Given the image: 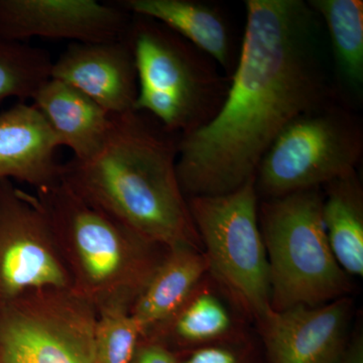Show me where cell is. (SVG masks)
Masks as SVG:
<instances>
[{
	"label": "cell",
	"instance_id": "obj_1",
	"mask_svg": "<svg viewBox=\"0 0 363 363\" xmlns=\"http://www.w3.org/2000/svg\"><path fill=\"white\" fill-rule=\"evenodd\" d=\"M230 87L214 116L179 136L186 198L233 192L294 119L335 100L319 55L316 13L302 0H247Z\"/></svg>",
	"mask_w": 363,
	"mask_h": 363
},
{
	"label": "cell",
	"instance_id": "obj_2",
	"mask_svg": "<svg viewBox=\"0 0 363 363\" xmlns=\"http://www.w3.org/2000/svg\"><path fill=\"white\" fill-rule=\"evenodd\" d=\"M178 140L145 112L114 116L102 149L86 161L62 164L61 179L147 240L203 252L177 175Z\"/></svg>",
	"mask_w": 363,
	"mask_h": 363
},
{
	"label": "cell",
	"instance_id": "obj_3",
	"mask_svg": "<svg viewBox=\"0 0 363 363\" xmlns=\"http://www.w3.org/2000/svg\"><path fill=\"white\" fill-rule=\"evenodd\" d=\"M72 289L98 308H131L169 248L85 201L64 182L37 191Z\"/></svg>",
	"mask_w": 363,
	"mask_h": 363
},
{
	"label": "cell",
	"instance_id": "obj_4",
	"mask_svg": "<svg viewBox=\"0 0 363 363\" xmlns=\"http://www.w3.org/2000/svg\"><path fill=\"white\" fill-rule=\"evenodd\" d=\"M323 200L321 188H312L259 205L274 311L316 307L350 293V276L339 266L327 238Z\"/></svg>",
	"mask_w": 363,
	"mask_h": 363
},
{
	"label": "cell",
	"instance_id": "obj_5",
	"mask_svg": "<svg viewBox=\"0 0 363 363\" xmlns=\"http://www.w3.org/2000/svg\"><path fill=\"white\" fill-rule=\"evenodd\" d=\"M128 32L138 75L135 111L175 135L199 128L221 106L226 93L201 51L159 21L131 14Z\"/></svg>",
	"mask_w": 363,
	"mask_h": 363
},
{
	"label": "cell",
	"instance_id": "obj_6",
	"mask_svg": "<svg viewBox=\"0 0 363 363\" xmlns=\"http://www.w3.org/2000/svg\"><path fill=\"white\" fill-rule=\"evenodd\" d=\"M187 201L210 276L245 317L257 322L271 309V289L255 177L233 192Z\"/></svg>",
	"mask_w": 363,
	"mask_h": 363
},
{
	"label": "cell",
	"instance_id": "obj_7",
	"mask_svg": "<svg viewBox=\"0 0 363 363\" xmlns=\"http://www.w3.org/2000/svg\"><path fill=\"white\" fill-rule=\"evenodd\" d=\"M363 152L359 117L335 100L302 114L272 142L255 172L264 199L321 188L355 171Z\"/></svg>",
	"mask_w": 363,
	"mask_h": 363
},
{
	"label": "cell",
	"instance_id": "obj_8",
	"mask_svg": "<svg viewBox=\"0 0 363 363\" xmlns=\"http://www.w3.org/2000/svg\"><path fill=\"white\" fill-rule=\"evenodd\" d=\"M97 309L73 289L0 305V363H92Z\"/></svg>",
	"mask_w": 363,
	"mask_h": 363
},
{
	"label": "cell",
	"instance_id": "obj_9",
	"mask_svg": "<svg viewBox=\"0 0 363 363\" xmlns=\"http://www.w3.org/2000/svg\"><path fill=\"white\" fill-rule=\"evenodd\" d=\"M72 289L37 195L0 180V305L33 291Z\"/></svg>",
	"mask_w": 363,
	"mask_h": 363
},
{
	"label": "cell",
	"instance_id": "obj_10",
	"mask_svg": "<svg viewBox=\"0 0 363 363\" xmlns=\"http://www.w3.org/2000/svg\"><path fill=\"white\" fill-rule=\"evenodd\" d=\"M131 13L95 0H0V39L30 38L97 43L123 39Z\"/></svg>",
	"mask_w": 363,
	"mask_h": 363
},
{
	"label": "cell",
	"instance_id": "obj_11",
	"mask_svg": "<svg viewBox=\"0 0 363 363\" xmlns=\"http://www.w3.org/2000/svg\"><path fill=\"white\" fill-rule=\"evenodd\" d=\"M352 307L347 296L316 307L269 309L257 321L267 363H337L350 340Z\"/></svg>",
	"mask_w": 363,
	"mask_h": 363
},
{
	"label": "cell",
	"instance_id": "obj_12",
	"mask_svg": "<svg viewBox=\"0 0 363 363\" xmlns=\"http://www.w3.org/2000/svg\"><path fill=\"white\" fill-rule=\"evenodd\" d=\"M51 78L80 91L111 116L135 111L138 75L128 35L106 42L72 43L52 61Z\"/></svg>",
	"mask_w": 363,
	"mask_h": 363
},
{
	"label": "cell",
	"instance_id": "obj_13",
	"mask_svg": "<svg viewBox=\"0 0 363 363\" xmlns=\"http://www.w3.org/2000/svg\"><path fill=\"white\" fill-rule=\"evenodd\" d=\"M242 316L208 272L171 317L145 332L142 337L173 352H183L247 336Z\"/></svg>",
	"mask_w": 363,
	"mask_h": 363
},
{
	"label": "cell",
	"instance_id": "obj_14",
	"mask_svg": "<svg viewBox=\"0 0 363 363\" xmlns=\"http://www.w3.org/2000/svg\"><path fill=\"white\" fill-rule=\"evenodd\" d=\"M60 147L35 105L21 102L0 113V180L16 179L35 191L52 187L61 180L62 164L55 157Z\"/></svg>",
	"mask_w": 363,
	"mask_h": 363
},
{
	"label": "cell",
	"instance_id": "obj_15",
	"mask_svg": "<svg viewBox=\"0 0 363 363\" xmlns=\"http://www.w3.org/2000/svg\"><path fill=\"white\" fill-rule=\"evenodd\" d=\"M61 147L73 152V159L86 161L99 152L111 135L114 116L61 81L50 78L33 97Z\"/></svg>",
	"mask_w": 363,
	"mask_h": 363
},
{
	"label": "cell",
	"instance_id": "obj_16",
	"mask_svg": "<svg viewBox=\"0 0 363 363\" xmlns=\"http://www.w3.org/2000/svg\"><path fill=\"white\" fill-rule=\"evenodd\" d=\"M208 272L204 252L190 247L169 248L130 310L142 335L171 317Z\"/></svg>",
	"mask_w": 363,
	"mask_h": 363
},
{
	"label": "cell",
	"instance_id": "obj_17",
	"mask_svg": "<svg viewBox=\"0 0 363 363\" xmlns=\"http://www.w3.org/2000/svg\"><path fill=\"white\" fill-rule=\"evenodd\" d=\"M116 4L131 14L159 21L219 65L227 68L231 63L228 26L214 6L194 0H121Z\"/></svg>",
	"mask_w": 363,
	"mask_h": 363
},
{
	"label": "cell",
	"instance_id": "obj_18",
	"mask_svg": "<svg viewBox=\"0 0 363 363\" xmlns=\"http://www.w3.org/2000/svg\"><path fill=\"white\" fill-rule=\"evenodd\" d=\"M322 218L332 252L348 276H363V191L357 172L324 186Z\"/></svg>",
	"mask_w": 363,
	"mask_h": 363
},
{
	"label": "cell",
	"instance_id": "obj_19",
	"mask_svg": "<svg viewBox=\"0 0 363 363\" xmlns=\"http://www.w3.org/2000/svg\"><path fill=\"white\" fill-rule=\"evenodd\" d=\"M326 23L344 82L358 91L363 85V2L362 0H310Z\"/></svg>",
	"mask_w": 363,
	"mask_h": 363
},
{
	"label": "cell",
	"instance_id": "obj_20",
	"mask_svg": "<svg viewBox=\"0 0 363 363\" xmlns=\"http://www.w3.org/2000/svg\"><path fill=\"white\" fill-rule=\"evenodd\" d=\"M49 52L21 42L0 39V100L35 96L51 78Z\"/></svg>",
	"mask_w": 363,
	"mask_h": 363
},
{
	"label": "cell",
	"instance_id": "obj_21",
	"mask_svg": "<svg viewBox=\"0 0 363 363\" xmlns=\"http://www.w3.org/2000/svg\"><path fill=\"white\" fill-rule=\"evenodd\" d=\"M130 308L107 305L98 308L92 363H130L142 337V329Z\"/></svg>",
	"mask_w": 363,
	"mask_h": 363
},
{
	"label": "cell",
	"instance_id": "obj_22",
	"mask_svg": "<svg viewBox=\"0 0 363 363\" xmlns=\"http://www.w3.org/2000/svg\"><path fill=\"white\" fill-rule=\"evenodd\" d=\"M180 363H257L250 335L176 353Z\"/></svg>",
	"mask_w": 363,
	"mask_h": 363
},
{
	"label": "cell",
	"instance_id": "obj_23",
	"mask_svg": "<svg viewBox=\"0 0 363 363\" xmlns=\"http://www.w3.org/2000/svg\"><path fill=\"white\" fill-rule=\"evenodd\" d=\"M130 363H180L176 353L166 346L140 337Z\"/></svg>",
	"mask_w": 363,
	"mask_h": 363
},
{
	"label": "cell",
	"instance_id": "obj_24",
	"mask_svg": "<svg viewBox=\"0 0 363 363\" xmlns=\"http://www.w3.org/2000/svg\"><path fill=\"white\" fill-rule=\"evenodd\" d=\"M337 363H363V339L357 334L352 340H348L345 350Z\"/></svg>",
	"mask_w": 363,
	"mask_h": 363
}]
</instances>
